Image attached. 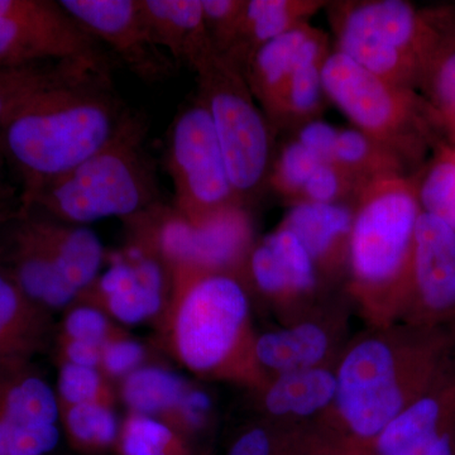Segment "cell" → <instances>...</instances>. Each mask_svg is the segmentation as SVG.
I'll use <instances>...</instances> for the list:
<instances>
[{"label":"cell","instance_id":"1","mask_svg":"<svg viewBox=\"0 0 455 455\" xmlns=\"http://www.w3.org/2000/svg\"><path fill=\"white\" fill-rule=\"evenodd\" d=\"M444 329L394 323L373 326L344 349L337 396L316 436L331 454L368 455L374 440L453 361Z\"/></svg>","mask_w":455,"mask_h":455},{"label":"cell","instance_id":"2","mask_svg":"<svg viewBox=\"0 0 455 455\" xmlns=\"http://www.w3.org/2000/svg\"><path fill=\"white\" fill-rule=\"evenodd\" d=\"M133 110L113 75L77 65L32 95L0 124V152L22 188V209L118 133Z\"/></svg>","mask_w":455,"mask_h":455},{"label":"cell","instance_id":"3","mask_svg":"<svg viewBox=\"0 0 455 455\" xmlns=\"http://www.w3.org/2000/svg\"><path fill=\"white\" fill-rule=\"evenodd\" d=\"M171 348L203 377L265 383L253 358L251 300L243 277L226 272L171 269Z\"/></svg>","mask_w":455,"mask_h":455},{"label":"cell","instance_id":"4","mask_svg":"<svg viewBox=\"0 0 455 455\" xmlns=\"http://www.w3.org/2000/svg\"><path fill=\"white\" fill-rule=\"evenodd\" d=\"M420 214L414 179L407 176L371 182L355 200L349 287L373 326L394 324L403 315Z\"/></svg>","mask_w":455,"mask_h":455},{"label":"cell","instance_id":"5","mask_svg":"<svg viewBox=\"0 0 455 455\" xmlns=\"http://www.w3.org/2000/svg\"><path fill=\"white\" fill-rule=\"evenodd\" d=\"M147 134L145 116L133 110L103 148L42 188L22 211L86 227L108 218L133 220L164 203Z\"/></svg>","mask_w":455,"mask_h":455},{"label":"cell","instance_id":"6","mask_svg":"<svg viewBox=\"0 0 455 455\" xmlns=\"http://www.w3.org/2000/svg\"><path fill=\"white\" fill-rule=\"evenodd\" d=\"M106 259V248L88 227L31 211L0 224V266L27 298L50 313L79 300Z\"/></svg>","mask_w":455,"mask_h":455},{"label":"cell","instance_id":"7","mask_svg":"<svg viewBox=\"0 0 455 455\" xmlns=\"http://www.w3.org/2000/svg\"><path fill=\"white\" fill-rule=\"evenodd\" d=\"M212 125L230 182L248 208L268 187L274 164V130L243 75L214 49L191 66Z\"/></svg>","mask_w":455,"mask_h":455},{"label":"cell","instance_id":"8","mask_svg":"<svg viewBox=\"0 0 455 455\" xmlns=\"http://www.w3.org/2000/svg\"><path fill=\"white\" fill-rule=\"evenodd\" d=\"M322 76L326 98L355 128L390 148L406 166L423 155L436 123L415 90L386 82L337 50L326 57Z\"/></svg>","mask_w":455,"mask_h":455},{"label":"cell","instance_id":"9","mask_svg":"<svg viewBox=\"0 0 455 455\" xmlns=\"http://www.w3.org/2000/svg\"><path fill=\"white\" fill-rule=\"evenodd\" d=\"M124 224L145 236L170 269L226 272L243 277L256 243L252 220L243 205L191 221L179 214L172 204L163 203Z\"/></svg>","mask_w":455,"mask_h":455},{"label":"cell","instance_id":"10","mask_svg":"<svg viewBox=\"0 0 455 455\" xmlns=\"http://www.w3.org/2000/svg\"><path fill=\"white\" fill-rule=\"evenodd\" d=\"M164 163L175 188L172 206L187 220H203L242 205L230 182L211 114L199 97L171 123Z\"/></svg>","mask_w":455,"mask_h":455},{"label":"cell","instance_id":"11","mask_svg":"<svg viewBox=\"0 0 455 455\" xmlns=\"http://www.w3.org/2000/svg\"><path fill=\"white\" fill-rule=\"evenodd\" d=\"M79 62L113 75L116 60L60 2L0 0V66Z\"/></svg>","mask_w":455,"mask_h":455},{"label":"cell","instance_id":"12","mask_svg":"<svg viewBox=\"0 0 455 455\" xmlns=\"http://www.w3.org/2000/svg\"><path fill=\"white\" fill-rule=\"evenodd\" d=\"M128 230V243L109 256V267L79 298L124 324H140L169 307L172 274L154 245Z\"/></svg>","mask_w":455,"mask_h":455},{"label":"cell","instance_id":"13","mask_svg":"<svg viewBox=\"0 0 455 455\" xmlns=\"http://www.w3.org/2000/svg\"><path fill=\"white\" fill-rule=\"evenodd\" d=\"M400 322L448 331L455 323V230L423 212Z\"/></svg>","mask_w":455,"mask_h":455},{"label":"cell","instance_id":"14","mask_svg":"<svg viewBox=\"0 0 455 455\" xmlns=\"http://www.w3.org/2000/svg\"><path fill=\"white\" fill-rule=\"evenodd\" d=\"M92 37L147 84L166 82L178 64L152 38L139 0H60Z\"/></svg>","mask_w":455,"mask_h":455},{"label":"cell","instance_id":"15","mask_svg":"<svg viewBox=\"0 0 455 455\" xmlns=\"http://www.w3.org/2000/svg\"><path fill=\"white\" fill-rule=\"evenodd\" d=\"M59 397L32 363L0 371V455H46L60 442Z\"/></svg>","mask_w":455,"mask_h":455},{"label":"cell","instance_id":"16","mask_svg":"<svg viewBox=\"0 0 455 455\" xmlns=\"http://www.w3.org/2000/svg\"><path fill=\"white\" fill-rule=\"evenodd\" d=\"M326 7L334 31L357 35L383 52L411 57L421 68L442 36L424 14L403 0H352Z\"/></svg>","mask_w":455,"mask_h":455},{"label":"cell","instance_id":"17","mask_svg":"<svg viewBox=\"0 0 455 455\" xmlns=\"http://www.w3.org/2000/svg\"><path fill=\"white\" fill-rule=\"evenodd\" d=\"M368 455H455V358L388 424Z\"/></svg>","mask_w":455,"mask_h":455},{"label":"cell","instance_id":"18","mask_svg":"<svg viewBox=\"0 0 455 455\" xmlns=\"http://www.w3.org/2000/svg\"><path fill=\"white\" fill-rule=\"evenodd\" d=\"M319 275L300 239L281 226L253 244L243 277L265 298L291 302L313 296Z\"/></svg>","mask_w":455,"mask_h":455},{"label":"cell","instance_id":"19","mask_svg":"<svg viewBox=\"0 0 455 455\" xmlns=\"http://www.w3.org/2000/svg\"><path fill=\"white\" fill-rule=\"evenodd\" d=\"M331 52L328 36L305 23L267 42L254 53L243 77L266 118L295 71L311 62L324 61Z\"/></svg>","mask_w":455,"mask_h":455},{"label":"cell","instance_id":"20","mask_svg":"<svg viewBox=\"0 0 455 455\" xmlns=\"http://www.w3.org/2000/svg\"><path fill=\"white\" fill-rule=\"evenodd\" d=\"M335 348L333 325L311 317L257 335L253 358L259 372L267 379L307 368L331 366Z\"/></svg>","mask_w":455,"mask_h":455},{"label":"cell","instance_id":"21","mask_svg":"<svg viewBox=\"0 0 455 455\" xmlns=\"http://www.w3.org/2000/svg\"><path fill=\"white\" fill-rule=\"evenodd\" d=\"M51 339L50 311L27 298L0 266V371L31 363Z\"/></svg>","mask_w":455,"mask_h":455},{"label":"cell","instance_id":"22","mask_svg":"<svg viewBox=\"0 0 455 455\" xmlns=\"http://www.w3.org/2000/svg\"><path fill=\"white\" fill-rule=\"evenodd\" d=\"M326 4L323 0H245L235 36L220 55L244 75L254 53L263 44L309 23L310 18Z\"/></svg>","mask_w":455,"mask_h":455},{"label":"cell","instance_id":"23","mask_svg":"<svg viewBox=\"0 0 455 455\" xmlns=\"http://www.w3.org/2000/svg\"><path fill=\"white\" fill-rule=\"evenodd\" d=\"M355 204L295 203L281 226L291 230L313 257L319 272L348 262Z\"/></svg>","mask_w":455,"mask_h":455},{"label":"cell","instance_id":"24","mask_svg":"<svg viewBox=\"0 0 455 455\" xmlns=\"http://www.w3.org/2000/svg\"><path fill=\"white\" fill-rule=\"evenodd\" d=\"M263 385L262 405L278 421H319L337 396L335 367L320 366L269 377Z\"/></svg>","mask_w":455,"mask_h":455},{"label":"cell","instance_id":"25","mask_svg":"<svg viewBox=\"0 0 455 455\" xmlns=\"http://www.w3.org/2000/svg\"><path fill=\"white\" fill-rule=\"evenodd\" d=\"M140 13L152 38L178 64L191 66L214 49L202 0H139Z\"/></svg>","mask_w":455,"mask_h":455},{"label":"cell","instance_id":"26","mask_svg":"<svg viewBox=\"0 0 455 455\" xmlns=\"http://www.w3.org/2000/svg\"><path fill=\"white\" fill-rule=\"evenodd\" d=\"M191 390L178 373L163 367H140L123 379L121 395L131 412L158 419L172 427Z\"/></svg>","mask_w":455,"mask_h":455},{"label":"cell","instance_id":"27","mask_svg":"<svg viewBox=\"0 0 455 455\" xmlns=\"http://www.w3.org/2000/svg\"><path fill=\"white\" fill-rule=\"evenodd\" d=\"M335 164L367 187L377 180L406 176V164L381 142L357 130H339Z\"/></svg>","mask_w":455,"mask_h":455},{"label":"cell","instance_id":"28","mask_svg":"<svg viewBox=\"0 0 455 455\" xmlns=\"http://www.w3.org/2000/svg\"><path fill=\"white\" fill-rule=\"evenodd\" d=\"M419 86L436 125L447 132L455 147V36L442 33L425 62Z\"/></svg>","mask_w":455,"mask_h":455},{"label":"cell","instance_id":"29","mask_svg":"<svg viewBox=\"0 0 455 455\" xmlns=\"http://www.w3.org/2000/svg\"><path fill=\"white\" fill-rule=\"evenodd\" d=\"M325 60L301 66L295 71L276 107L268 116L272 130L300 127L304 123L319 118L317 116L322 112L323 99L326 97L322 76Z\"/></svg>","mask_w":455,"mask_h":455},{"label":"cell","instance_id":"30","mask_svg":"<svg viewBox=\"0 0 455 455\" xmlns=\"http://www.w3.org/2000/svg\"><path fill=\"white\" fill-rule=\"evenodd\" d=\"M414 184L421 212L455 230V147L439 146Z\"/></svg>","mask_w":455,"mask_h":455},{"label":"cell","instance_id":"31","mask_svg":"<svg viewBox=\"0 0 455 455\" xmlns=\"http://www.w3.org/2000/svg\"><path fill=\"white\" fill-rule=\"evenodd\" d=\"M110 405L83 403L61 407L60 412L71 444L85 451H100L116 444L121 425Z\"/></svg>","mask_w":455,"mask_h":455},{"label":"cell","instance_id":"32","mask_svg":"<svg viewBox=\"0 0 455 455\" xmlns=\"http://www.w3.org/2000/svg\"><path fill=\"white\" fill-rule=\"evenodd\" d=\"M116 444L122 455H191L184 434L158 419L134 412L123 421Z\"/></svg>","mask_w":455,"mask_h":455},{"label":"cell","instance_id":"33","mask_svg":"<svg viewBox=\"0 0 455 455\" xmlns=\"http://www.w3.org/2000/svg\"><path fill=\"white\" fill-rule=\"evenodd\" d=\"M79 62H44L8 68L0 66V124L32 95L64 76Z\"/></svg>","mask_w":455,"mask_h":455},{"label":"cell","instance_id":"34","mask_svg":"<svg viewBox=\"0 0 455 455\" xmlns=\"http://www.w3.org/2000/svg\"><path fill=\"white\" fill-rule=\"evenodd\" d=\"M227 455H326L314 434L283 439V431L253 427L242 433Z\"/></svg>","mask_w":455,"mask_h":455},{"label":"cell","instance_id":"35","mask_svg":"<svg viewBox=\"0 0 455 455\" xmlns=\"http://www.w3.org/2000/svg\"><path fill=\"white\" fill-rule=\"evenodd\" d=\"M364 188L339 164H320L296 203L355 204Z\"/></svg>","mask_w":455,"mask_h":455},{"label":"cell","instance_id":"36","mask_svg":"<svg viewBox=\"0 0 455 455\" xmlns=\"http://www.w3.org/2000/svg\"><path fill=\"white\" fill-rule=\"evenodd\" d=\"M319 164L298 140H290L275 157L268 185L281 196L296 203Z\"/></svg>","mask_w":455,"mask_h":455},{"label":"cell","instance_id":"37","mask_svg":"<svg viewBox=\"0 0 455 455\" xmlns=\"http://www.w3.org/2000/svg\"><path fill=\"white\" fill-rule=\"evenodd\" d=\"M59 403L61 407L83 403H112V396L98 368L62 362L59 376Z\"/></svg>","mask_w":455,"mask_h":455},{"label":"cell","instance_id":"38","mask_svg":"<svg viewBox=\"0 0 455 455\" xmlns=\"http://www.w3.org/2000/svg\"><path fill=\"white\" fill-rule=\"evenodd\" d=\"M119 335L113 331V326L107 314L92 305L84 304L68 311L62 325L60 339L83 341L104 347V344Z\"/></svg>","mask_w":455,"mask_h":455},{"label":"cell","instance_id":"39","mask_svg":"<svg viewBox=\"0 0 455 455\" xmlns=\"http://www.w3.org/2000/svg\"><path fill=\"white\" fill-rule=\"evenodd\" d=\"M245 0H202L204 22L212 47L223 53L241 20Z\"/></svg>","mask_w":455,"mask_h":455},{"label":"cell","instance_id":"40","mask_svg":"<svg viewBox=\"0 0 455 455\" xmlns=\"http://www.w3.org/2000/svg\"><path fill=\"white\" fill-rule=\"evenodd\" d=\"M146 357V349L139 341L119 334L107 341L101 349L100 368L107 376L119 379L139 370Z\"/></svg>","mask_w":455,"mask_h":455},{"label":"cell","instance_id":"41","mask_svg":"<svg viewBox=\"0 0 455 455\" xmlns=\"http://www.w3.org/2000/svg\"><path fill=\"white\" fill-rule=\"evenodd\" d=\"M338 136V128L317 118L301 124L295 140L315 158L317 163L335 164Z\"/></svg>","mask_w":455,"mask_h":455},{"label":"cell","instance_id":"42","mask_svg":"<svg viewBox=\"0 0 455 455\" xmlns=\"http://www.w3.org/2000/svg\"><path fill=\"white\" fill-rule=\"evenodd\" d=\"M101 349L103 347L83 341L60 339L62 362L77 364V366L98 368L100 366Z\"/></svg>","mask_w":455,"mask_h":455},{"label":"cell","instance_id":"43","mask_svg":"<svg viewBox=\"0 0 455 455\" xmlns=\"http://www.w3.org/2000/svg\"><path fill=\"white\" fill-rule=\"evenodd\" d=\"M3 157L0 152V224L5 223L22 212V196L17 194L3 173Z\"/></svg>","mask_w":455,"mask_h":455},{"label":"cell","instance_id":"44","mask_svg":"<svg viewBox=\"0 0 455 455\" xmlns=\"http://www.w3.org/2000/svg\"><path fill=\"white\" fill-rule=\"evenodd\" d=\"M449 333H451V338H453L454 344H455V323L453 325H451V328L449 329Z\"/></svg>","mask_w":455,"mask_h":455},{"label":"cell","instance_id":"45","mask_svg":"<svg viewBox=\"0 0 455 455\" xmlns=\"http://www.w3.org/2000/svg\"><path fill=\"white\" fill-rule=\"evenodd\" d=\"M326 455H340V454H326Z\"/></svg>","mask_w":455,"mask_h":455}]
</instances>
